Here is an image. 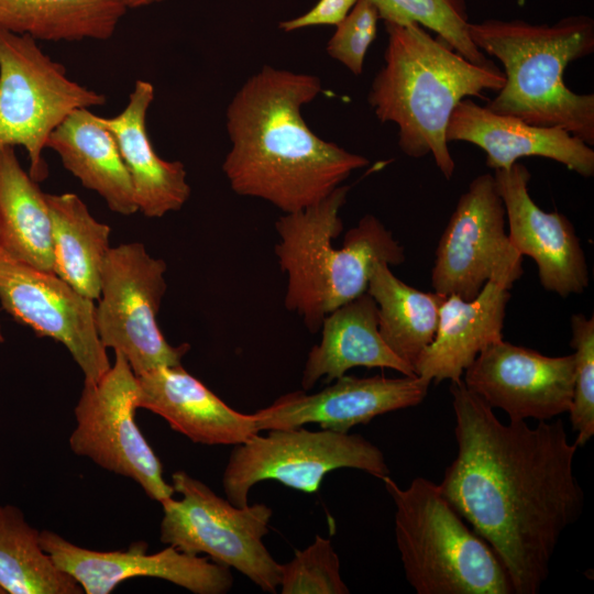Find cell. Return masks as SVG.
<instances>
[{
  "label": "cell",
  "instance_id": "cell-26",
  "mask_svg": "<svg viewBox=\"0 0 594 594\" xmlns=\"http://www.w3.org/2000/svg\"><path fill=\"white\" fill-rule=\"evenodd\" d=\"M52 220L54 273L96 300L111 228L96 220L78 195L46 194Z\"/></svg>",
  "mask_w": 594,
  "mask_h": 594
},
{
  "label": "cell",
  "instance_id": "cell-5",
  "mask_svg": "<svg viewBox=\"0 0 594 594\" xmlns=\"http://www.w3.org/2000/svg\"><path fill=\"white\" fill-rule=\"evenodd\" d=\"M350 187L341 185L321 201L284 213L275 222L278 265L287 277L285 306L297 312L311 332L339 306L366 293L373 266L399 265L405 250L373 215H365L346 231L341 249L336 240L343 230L340 211Z\"/></svg>",
  "mask_w": 594,
  "mask_h": 594
},
{
  "label": "cell",
  "instance_id": "cell-28",
  "mask_svg": "<svg viewBox=\"0 0 594 594\" xmlns=\"http://www.w3.org/2000/svg\"><path fill=\"white\" fill-rule=\"evenodd\" d=\"M23 512L0 504V585L6 594H81L80 585L42 548Z\"/></svg>",
  "mask_w": 594,
  "mask_h": 594
},
{
  "label": "cell",
  "instance_id": "cell-8",
  "mask_svg": "<svg viewBox=\"0 0 594 594\" xmlns=\"http://www.w3.org/2000/svg\"><path fill=\"white\" fill-rule=\"evenodd\" d=\"M106 97L67 76L29 35L0 28V148L22 146L30 176L47 177V140L74 110L105 105Z\"/></svg>",
  "mask_w": 594,
  "mask_h": 594
},
{
  "label": "cell",
  "instance_id": "cell-1",
  "mask_svg": "<svg viewBox=\"0 0 594 594\" xmlns=\"http://www.w3.org/2000/svg\"><path fill=\"white\" fill-rule=\"evenodd\" d=\"M457 455L441 493L494 550L515 594H538L564 530L582 515L579 447L561 419L502 422L462 380L450 382Z\"/></svg>",
  "mask_w": 594,
  "mask_h": 594
},
{
  "label": "cell",
  "instance_id": "cell-21",
  "mask_svg": "<svg viewBox=\"0 0 594 594\" xmlns=\"http://www.w3.org/2000/svg\"><path fill=\"white\" fill-rule=\"evenodd\" d=\"M154 95L150 81L136 80L122 112L100 117V121L117 141L139 211L147 218H162L183 208L190 186L184 164L161 158L151 143L146 116Z\"/></svg>",
  "mask_w": 594,
  "mask_h": 594
},
{
  "label": "cell",
  "instance_id": "cell-2",
  "mask_svg": "<svg viewBox=\"0 0 594 594\" xmlns=\"http://www.w3.org/2000/svg\"><path fill=\"white\" fill-rule=\"evenodd\" d=\"M320 91L317 76L271 66L242 85L227 108L232 145L222 164L234 193L295 212L321 201L369 164L306 124L301 108Z\"/></svg>",
  "mask_w": 594,
  "mask_h": 594
},
{
  "label": "cell",
  "instance_id": "cell-23",
  "mask_svg": "<svg viewBox=\"0 0 594 594\" xmlns=\"http://www.w3.org/2000/svg\"><path fill=\"white\" fill-rule=\"evenodd\" d=\"M46 147L81 185L103 198L113 212L139 211L130 175L117 141L90 108L72 111L51 133Z\"/></svg>",
  "mask_w": 594,
  "mask_h": 594
},
{
  "label": "cell",
  "instance_id": "cell-35",
  "mask_svg": "<svg viewBox=\"0 0 594 594\" xmlns=\"http://www.w3.org/2000/svg\"><path fill=\"white\" fill-rule=\"evenodd\" d=\"M3 341H4V338H3L2 333H1V329H0V343H2Z\"/></svg>",
  "mask_w": 594,
  "mask_h": 594
},
{
  "label": "cell",
  "instance_id": "cell-20",
  "mask_svg": "<svg viewBox=\"0 0 594 594\" xmlns=\"http://www.w3.org/2000/svg\"><path fill=\"white\" fill-rule=\"evenodd\" d=\"M512 287L505 280L491 279L473 299L444 296L435 338L418 359L416 375L436 384L462 380L483 349L503 340Z\"/></svg>",
  "mask_w": 594,
  "mask_h": 594
},
{
  "label": "cell",
  "instance_id": "cell-17",
  "mask_svg": "<svg viewBox=\"0 0 594 594\" xmlns=\"http://www.w3.org/2000/svg\"><path fill=\"white\" fill-rule=\"evenodd\" d=\"M508 222V239L524 256L534 260L542 287L560 297L582 294L588 286V267L571 221L557 211L542 210L529 195L530 172L516 162L494 170Z\"/></svg>",
  "mask_w": 594,
  "mask_h": 594
},
{
  "label": "cell",
  "instance_id": "cell-27",
  "mask_svg": "<svg viewBox=\"0 0 594 594\" xmlns=\"http://www.w3.org/2000/svg\"><path fill=\"white\" fill-rule=\"evenodd\" d=\"M366 292L377 305L378 330L385 343L415 370L435 338L444 296L407 285L384 262L373 266Z\"/></svg>",
  "mask_w": 594,
  "mask_h": 594
},
{
  "label": "cell",
  "instance_id": "cell-34",
  "mask_svg": "<svg viewBox=\"0 0 594 594\" xmlns=\"http://www.w3.org/2000/svg\"><path fill=\"white\" fill-rule=\"evenodd\" d=\"M158 1H162V0H124L128 9L141 8V7L148 6Z\"/></svg>",
  "mask_w": 594,
  "mask_h": 594
},
{
  "label": "cell",
  "instance_id": "cell-14",
  "mask_svg": "<svg viewBox=\"0 0 594 594\" xmlns=\"http://www.w3.org/2000/svg\"><path fill=\"white\" fill-rule=\"evenodd\" d=\"M465 386L509 420H552L569 413L574 358L548 356L501 340L483 349L463 373Z\"/></svg>",
  "mask_w": 594,
  "mask_h": 594
},
{
  "label": "cell",
  "instance_id": "cell-22",
  "mask_svg": "<svg viewBox=\"0 0 594 594\" xmlns=\"http://www.w3.org/2000/svg\"><path fill=\"white\" fill-rule=\"evenodd\" d=\"M320 330V342L309 351L302 371L304 391L312 388L321 378L326 383L333 382L356 366L416 375L382 338L377 305L367 292L329 312Z\"/></svg>",
  "mask_w": 594,
  "mask_h": 594
},
{
  "label": "cell",
  "instance_id": "cell-36",
  "mask_svg": "<svg viewBox=\"0 0 594 594\" xmlns=\"http://www.w3.org/2000/svg\"><path fill=\"white\" fill-rule=\"evenodd\" d=\"M0 594H6L4 590L2 588V586L0 585Z\"/></svg>",
  "mask_w": 594,
  "mask_h": 594
},
{
  "label": "cell",
  "instance_id": "cell-25",
  "mask_svg": "<svg viewBox=\"0 0 594 594\" xmlns=\"http://www.w3.org/2000/svg\"><path fill=\"white\" fill-rule=\"evenodd\" d=\"M124 0H0V28L42 41L110 38Z\"/></svg>",
  "mask_w": 594,
  "mask_h": 594
},
{
  "label": "cell",
  "instance_id": "cell-18",
  "mask_svg": "<svg viewBox=\"0 0 594 594\" xmlns=\"http://www.w3.org/2000/svg\"><path fill=\"white\" fill-rule=\"evenodd\" d=\"M447 141L472 143L486 153V166L507 169L519 158L540 156L563 164L583 177L594 175V150L570 132L543 128L513 117L498 114L462 99L447 128Z\"/></svg>",
  "mask_w": 594,
  "mask_h": 594
},
{
  "label": "cell",
  "instance_id": "cell-19",
  "mask_svg": "<svg viewBox=\"0 0 594 594\" xmlns=\"http://www.w3.org/2000/svg\"><path fill=\"white\" fill-rule=\"evenodd\" d=\"M138 407L164 418L193 442L240 444L258 433L253 414L232 409L182 364L136 375Z\"/></svg>",
  "mask_w": 594,
  "mask_h": 594
},
{
  "label": "cell",
  "instance_id": "cell-24",
  "mask_svg": "<svg viewBox=\"0 0 594 594\" xmlns=\"http://www.w3.org/2000/svg\"><path fill=\"white\" fill-rule=\"evenodd\" d=\"M0 249L18 261L54 273L46 194L23 169L11 146L0 148Z\"/></svg>",
  "mask_w": 594,
  "mask_h": 594
},
{
  "label": "cell",
  "instance_id": "cell-13",
  "mask_svg": "<svg viewBox=\"0 0 594 594\" xmlns=\"http://www.w3.org/2000/svg\"><path fill=\"white\" fill-rule=\"evenodd\" d=\"M0 302L40 337L66 346L84 374L98 381L110 367L96 327V305L55 273L37 270L0 249Z\"/></svg>",
  "mask_w": 594,
  "mask_h": 594
},
{
  "label": "cell",
  "instance_id": "cell-11",
  "mask_svg": "<svg viewBox=\"0 0 594 594\" xmlns=\"http://www.w3.org/2000/svg\"><path fill=\"white\" fill-rule=\"evenodd\" d=\"M114 355L113 364L98 381H84L69 447L102 469L132 479L151 499L162 504L175 492L135 421L136 375L122 353Z\"/></svg>",
  "mask_w": 594,
  "mask_h": 594
},
{
  "label": "cell",
  "instance_id": "cell-12",
  "mask_svg": "<svg viewBox=\"0 0 594 594\" xmlns=\"http://www.w3.org/2000/svg\"><path fill=\"white\" fill-rule=\"evenodd\" d=\"M505 227L494 174H481L460 196L439 240L431 271L433 292L469 300L491 279L514 285L522 274V255Z\"/></svg>",
  "mask_w": 594,
  "mask_h": 594
},
{
  "label": "cell",
  "instance_id": "cell-4",
  "mask_svg": "<svg viewBox=\"0 0 594 594\" xmlns=\"http://www.w3.org/2000/svg\"><path fill=\"white\" fill-rule=\"evenodd\" d=\"M469 34L504 66L505 82L486 103L488 110L536 127H558L594 145V95L574 92L564 81L566 66L594 52L591 16L568 15L551 25L488 19L470 22Z\"/></svg>",
  "mask_w": 594,
  "mask_h": 594
},
{
  "label": "cell",
  "instance_id": "cell-6",
  "mask_svg": "<svg viewBox=\"0 0 594 594\" xmlns=\"http://www.w3.org/2000/svg\"><path fill=\"white\" fill-rule=\"evenodd\" d=\"M395 505L394 530L405 576L417 594H513L491 546L441 493L418 476L403 488L382 479Z\"/></svg>",
  "mask_w": 594,
  "mask_h": 594
},
{
  "label": "cell",
  "instance_id": "cell-33",
  "mask_svg": "<svg viewBox=\"0 0 594 594\" xmlns=\"http://www.w3.org/2000/svg\"><path fill=\"white\" fill-rule=\"evenodd\" d=\"M356 0H319L305 14L283 21L279 28L285 32L314 25H338L350 12Z\"/></svg>",
  "mask_w": 594,
  "mask_h": 594
},
{
  "label": "cell",
  "instance_id": "cell-16",
  "mask_svg": "<svg viewBox=\"0 0 594 594\" xmlns=\"http://www.w3.org/2000/svg\"><path fill=\"white\" fill-rule=\"evenodd\" d=\"M431 382L418 375L389 378L343 375L315 394L297 391L278 397L253 415L260 431L317 424L322 429L349 432L375 417L424 402Z\"/></svg>",
  "mask_w": 594,
  "mask_h": 594
},
{
  "label": "cell",
  "instance_id": "cell-7",
  "mask_svg": "<svg viewBox=\"0 0 594 594\" xmlns=\"http://www.w3.org/2000/svg\"><path fill=\"white\" fill-rule=\"evenodd\" d=\"M172 486L180 498L161 504V542L193 556L206 554L261 590L276 593L280 563L263 542L272 509L265 504L238 507L185 471L173 473Z\"/></svg>",
  "mask_w": 594,
  "mask_h": 594
},
{
  "label": "cell",
  "instance_id": "cell-29",
  "mask_svg": "<svg viewBox=\"0 0 594 594\" xmlns=\"http://www.w3.org/2000/svg\"><path fill=\"white\" fill-rule=\"evenodd\" d=\"M384 22L418 23L437 33L468 61L485 65L488 59L469 34V14L464 0H371Z\"/></svg>",
  "mask_w": 594,
  "mask_h": 594
},
{
  "label": "cell",
  "instance_id": "cell-9",
  "mask_svg": "<svg viewBox=\"0 0 594 594\" xmlns=\"http://www.w3.org/2000/svg\"><path fill=\"white\" fill-rule=\"evenodd\" d=\"M267 431L235 444L230 453L222 486L238 507L249 505L251 488L266 480L311 494L337 469L364 471L380 480L391 473L381 449L361 435L302 427Z\"/></svg>",
  "mask_w": 594,
  "mask_h": 594
},
{
  "label": "cell",
  "instance_id": "cell-31",
  "mask_svg": "<svg viewBox=\"0 0 594 594\" xmlns=\"http://www.w3.org/2000/svg\"><path fill=\"white\" fill-rule=\"evenodd\" d=\"M574 349V386L570 421L575 444L584 447L594 435V317L574 314L570 319Z\"/></svg>",
  "mask_w": 594,
  "mask_h": 594
},
{
  "label": "cell",
  "instance_id": "cell-32",
  "mask_svg": "<svg viewBox=\"0 0 594 594\" xmlns=\"http://www.w3.org/2000/svg\"><path fill=\"white\" fill-rule=\"evenodd\" d=\"M380 14L371 0H356L346 16L338 24L327 45L328 54L352 74L363 72L365 54L376 37Z\"/></svg>",
  "mask_w": 594,
  "mask_h": 594
},
{
  "label": "cell",
  "instance_id": "cell-10",
  "mask_svg": "<svg viewBox=\"0 0 594 594\" xmlns=\"http://www.w3.org/2000/svg\"><path fill=\"white\" fill-rule=\"evenodd\" d=\"M164 260L140 242L110 248L100 274L96 327L103 346L124 355L135 375L182 364L189 344L173 346L157 324L167 285Z\"/></svg>",
  "mask_w": 594,
  "mask_h": 594
},
{
  "label": "cell",
  "instance_id": "cell-30",
  "mask_svg": "<svg viewBox=\"0 0 594 594\" xmlns=\"http://www.w3.org/2000/svg\"><path fill=\"white\" fill-rule=\"evenodd\" d=\"M340 566L331 540L317 535L290 561L279 564L278 588L282 594H348Z\"/></svg>",
  "mask_w": 594,
  "mask_h": 594
},
{
  "label": "cell",
  "instance_id": "cell-15",
  "mask_svg": "<svg viewBox=\"0 0 594 594\" xmlns=\"http://www.w3.org/2000/svg\"><path fill=\"white\" fill-rule=\"evenodd\" d=\"M42 548L68 573L85 594H109L132 578H156L195 594H224L233 585L231 569L208 557L193 556L173 546L146 553V544L128 551H97L79 547L61 535L42 530Z\"/></svg>",
  "mask_w": 594,
  "mask_h": 594
},
{
  "label": "cell",
  "instance_id": "cell-3",
  "mask_svg": "<svg viewBox=\"0 0 594 594\" xmlns=\"http://www.w3.org/2000/svg\"><path fill=\"white\" fill-rule=\"evenodd\" d=\"M384 66L375 75L367 101L381 122L398 127V146L413 158L431 154L451 179L455 163L447 128L458 103L484 90L498 91L504 73L493 61L474 64L418 23L384 22Z\"/></svg>",
  "mask_w": 594,
  "mask_h": 594
}]
</instances>
